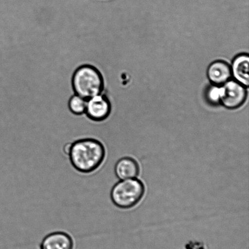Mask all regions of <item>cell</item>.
Segmentation results:
<instances>
[{"label":"cell","instance_id":"1","mask_svg":"<svg viewBox=\"0 0 249 249\" xmlns=\"http://www.w3.org/2000/svg\"><path fill=\"white\" fill-rule=\"evenodd\" d=\"M106 157L104 143L99 138L87 136L72 141L68 159L75 172L88 175L98 172Z\"/></svg>","mask_w":249,"mask_h":249},{"label":"cell","instance_id":"2","mask_svg":"<svg viewBox=\"0 0 249 249\" xmlns=\"http://www.w3.org/2000/svg\"><path fill=\"white\" fill-rule=\"evenodd\" d=\"M72 85L75 94L88 100L102 94L104 79L97 68L85 64L75 71L72 76Z\"/></svg>","mask_w":249,"mask_h":249},{"label":"cell","instance_id":"3","mask_svg":"<svg viewBox=\"0 0 249 249\" xmlns=\"http://www.w3.org/2000/svg\"><path fill=\"white\" fill-rule=\"evenodd\" d=\"M145 192V185L140 180L136 178L122 180L112 187L110 198L118 208L129 209L140 202Z\"/></svg>","mask_w":249,"mask_h":249},{"label":"cell","instance_id":"4","mask_svg":"<svg viewBox=\"0 0 249 249\" xmlns=\"http://www.w3.org/2000/svg\"><path fill=\"white\" fill-rule=\"evenodd\" d=\"M220 103L227 109H237L246 101V87L236 80H229L220 85Z\"/></svg>","mask_w":249,"mask_h":249},{"label":"cell","instance_id":"5","mask_svg":"<svg viewBox=\"0 0 249 249\" xmlns=\"http://www.w3.org/2000/svg\"><path fill=\"white\" fill-rule=\"evenodd\" d=\"M111 106L109 99L100 94L87 100L86 115L88 118L96 122H101L108 118Z\"/></svg>","mask_w":249,"mask_h":249},{"label":"cell","instance_id":"6","mask_svg":"<svg viewBox=\"0 0 249 249\" xmlns=\"http://www.w3.org/2000/svg\"><path fill=\"white\" fill-rule=\"evenodd\" d=\"M74 240L64 231H53L48 234L41 243V249H73Z\"/></svg>","mask_w":249,"mask_h":249},{"label":"cell","instance_id":"7","mask_svg":"<svg viewBox=\"0 0 249 249\" xmlns=\"http://www.w3.org/2000/svg\"><path fill=\"white\" fill-rule=\"evenodd\" d=\"M207 77L212 84L220 86L230 80L232 77L231 66L224 61H215L209 65Z\"/></svg>","mask_w":249,"mask_h":249},{"label":"cell","instance_id":"8","mask_svg":"<svg viewBox=\"0 0 249 249\" xmlns=\"http://www.w3.org/2000/svg\"><path fill=\"white\" fill-rule=\"evenodd\" d=\"M114 173L120 180L134 179L138 177L140 173V167L133 158L124 157L116 163Z\"/></svg>","mask_w":249,"mask_h":249},{"label":"cell","instance_id":"9","mask_svg":"<svg viewBox=\"0 0 249 249\" xmlns=\"http://www.w3.org/2000/svg\"><path fill=\"white\" fill-rule=\"evenodd\" d=\"M249 57L247 55H239L234 59L231 67V75L236 82L248 88L249 84Z\"/></svg>","mask_w":249,"mask_h":249},{"label":"cell","instance_id":"10","mask_svg":"<svg viewBox=\"0 0 249 249\" xmlns=\"http://www.w3.org/2000/svg\"><path fill=\"white\" fill-rule=\"evenodd\" d=\"M87 100L76 94L73 95L68 102V107L73 114L82 115L86 113Z\"/></svg>","mask_w":249,"mask_h":249},{"label":"cell","instance_id":"11","mask_svg":"<svg viewBox=\"0 0 249 249\" xmlns=\"http://www.w3.org/2000/svg\"><path fill=\"white\" fill-rule=\"evenodd\" d=\"M221 88L218 85H213L207 90V97L212 104L220 102Z\"/></svg>","mask_w":249,"mask_h":249}]
</instances>
